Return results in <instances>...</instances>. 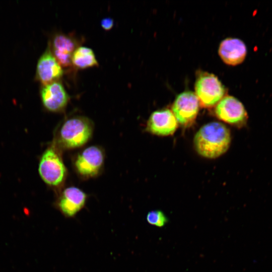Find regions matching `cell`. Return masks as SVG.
I'll use <instances>...</instances> for the list:
<instances>
[{"instance_id": "cell-1", "label": "cell", "mask_w": 272, "mask_h": 272, "mask_svg": "<svg viewBox=\"0 0 272 272\" xmlns=\"http://www.w3.org/2000/svg\"><path fill=\"white\" fill-rule=\"evenodd\" d=\"M229 128L220 122H211L201 126L194 135V147L201 156L215 159L224 154L231 143Z\"/></svg>"}, {"instance_id": "cell-2", "label": "cell", "mask_w": 272, "mask_h": 272, "mask_svg": "<svg viewBox=\"0 0 272 272\" xmlns=\"http://www.w3.org/2000/svg\"><path fill=\"white\" fill-rule=\"evenodd\" d=\"M93 121L88 117L76 115L65 119L57 128L53 144L60 151L78 148L91 138Z\"/></svg>"}, {"instance_id": "cell-3", "label": "cell", "mask_w": 272, "mask_h": 272, "mask_svg": "<svg viewBox=\"0 0 272 272\" xmlns=\"http://www.w3.org/2000/svg\"><path fill=\"white\" fill-rule=\"evenodd\" d=\"M38 173L47 185L57 187L63 184L67 175L60 150L53 144L42 154L38 164Z\"/></svg>"}, {"instance_id": "cell-4", "label": "cell", "mask_w": 272, "mask_h": 272, "mask_svg": "<svg viewBox=\"0 0 272 272\" xmlns=\"http://www.w3.org/2000/svg\"><path fill=\"white\" fill-rule=\"evenodd\" d=\"M195 95L199 105L206 108H212L225 96L224 86L215 75L207 72L200 73L195 83Z\"/></svg>"}, {"instance_id": "cell-5", "label": "cell", "mask_w": 272, "mask_h": 272, "mask_svg": "<svg viewBox=\"0 0 272 272\" xmlns=\"http://www.w3.org/2000/svg\"><path fill=\"white\" fill-rule=\"evenodd\" d=\"M105 155L99 146H91L79 153L74 160V167L81 177L89 179L97 176L103 167Z\"/></svg>"}, {"instance_id": "cell-6", "label": "cell", "mask_w": 272, "mask_h": 272, "mask_svg": "<svg viewBox=\"0 0 272 272\" xmlns=\"http://www.w3.org/2000/svg\"><path fill=\"white\" fill-rule=\"evenodd\" d=\"M215 114L219 119L237 127L246 125L248 118L243 104L229 95L225 96L216 105Z\"/></svg>"}, {"instance_id": "cell-7", "label": "cell", "mask_w": 272, "mask_h": 272, "mask_svg": "<svg viewBox=\"0 0 272 272\" xmlns=\"http://www.w3.org/2000/svg\"><path fill=\"white\" fill-rule=\"evenodd\" d=\"M199 106L195 94L191 91H185L177 96L171 111L178 124L185 127H189L195 121Z\"/></svg>"}, {"instance_id": "cell-8", "label": "cell", "mask_w": 272, "mask_h": 272, "mask_svg": "<svg viewBox=\"0 0 272 272\" xmlns=\"http://www.w3.org/2000/svg\"><path fill=\"white\" fill-rule=\"evenodd\" d=\"M40 96L43 106L52 112L63 111L70 98L63 85L59 81L43 85L40 90Z\"/></svg>"}, {"instance_id": "cell-9", "label": "cell", "mask_w": 272, "mask_h": 272, "mask_svg": "<svg viewBox=\"0 0 272 272\" xmlns=\"http://www.w3.org/2000/svg\"><path fill=\"white\" fill-rule=\"evenodd\" d=\"M87 195L82 190L75 186L64 189L56 201V206L67 218L74 217L85 206Z\"/></svg>"}, {"instance_id": "cell-10", "label": "cell", "mask_w": 272, "mask_h": 272, "mask_svg": "<svg viewBox=\"0 0 272 272\" xmlns=\"http://www.w3.org/2000/svg\"><path fill=\"white\" fill-rule=\"evenodd\" d=\"M178 124L172 111L163 109L152 113L147 120L145 129L154 135L168 136L174 133Z\"/></svg>"}, {"instance_id": "cell-11", "label": "cell", "mask_w": 272, "mask_h": 272, "mask_svg": "<svg viewBox=\"0 0 272 272\" xmlns=\"http://www.w3.org/2000/svg\"><path fill=\"white\" fill-rule=\"evenodd\" d=\"M63 74V70L48 46L39 57L36 66V77L43 85L58 81Z\"/></svg>"}, {"instance_id": "cell-12", "label": "cell", "mask_w": 272, "mask_h": 272, "mask_svg": "<svg viewBox=\"0 0 272 272\" xmlns=\"http://www.w3.org/2000/svg\"><path fill=\"white\" fill-rule=\"evenodd\" d=\"M50 50L62 67H70L75 49L79 46L72 36L62 33L56 34L48 45Z\"/></svg>"}, {"instance_id": "cell-13", "label": "cell", "mask_w": 272, "mask_h": 272, "mask_svg": "<svg viewBox=\"0 0 272 272\" xmlns=\"http://www.w3.org/2000/svg\"><path fill=\"white\" fill-rule=\"evenodd\" d=\"M218 53L226 64L236 65L244 60L247 54V48L241 40L235 38H227L220 43Z\"/></svg>"}, {"instance_id": "cell-14", "label": "cell", "mask_w": 272, "mask_h": 272, "mask_svg": "<svg viewBox=\"0 0 272 272\" xmlns=\"http://www.w3.org/2000/svg\"><path fill=\"white\" fill-rule=\"evenodd\" d=\"M72 64L77 69H85L98 65V62L91 48L79 46L73 54Z\"/></svg>"}, {"instance_id": "cell-15", "label": "cell", "mask_w": 272, "mask_h": 272, "mask_svg": "<svg viewBox=\"0 0 272 272\" xmlns=\"http://www.w3.org/2000/svg\"><path fill=\"white\" fill-rule=\"evenodd\" d=\"M148 223L158 227L164 226L168 222L165 214L160 210H153L149 212L146 216Z\"/></svg>"}, {"instance_id": "cell-16", "label": "cell", "mask_w": 272, "mask_h": 272, "mask_svg": "<svg viewBox=\"0 0 272 272\" xmlns=\"http://www.w3.org/2000/svg\"><path fill=\"white\" fill-rule=\"evenodd\" d=\"M113 19L110 17L104 18L101 21V26L105 30L111 29L113 26Z\"/></svg>"}]
</instances>
